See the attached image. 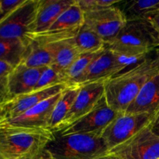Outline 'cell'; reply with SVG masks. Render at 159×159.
<instances>
[{
  "label": "cell",
  "instance_id": "6da1fadb",
  "mask_svg": "<svg viewBox=\"0 0 159 159\" xmlns=\"http://www.w3.org/2000/svg\"><path fill=\"white\" fill-rule=\"evenodd\" d=\"M156 72L153 58L148 57L138 66L106 81L104 96L109 107L125 112L144 83Z\"/></svg>",
  "mask_w": 159,
  "mask_h": 159
},
{
  "label": "cell",
  "instance_id": "7a4b0ae2",
  "mask_svg": "<svg viewBox=\"0 0 159 159\" xmlns=\"http://www.w3.org/2000/svg\"><path fill=\"white\" fill-rule=\"evenodd\" d=\"M55 138L48 129L0 125V158L28 159L44 149Z\"/></svg>",
  "mask_w": 159,
  "mask_h": 159
},
{
  "label": "cell",
  "instance_id": "3957f363",
  "mask_svg": "<svg viewBox=\"0 0 159 159\" xmlns=\"http://www.w3.org/2000/svg\"><path fill=\"white\" fill-rule=\"evenodd\" d=\"M159 47L158 37L148 20H127L107 48L127 55H148Z\"/></svg>",
  "mask_w": 159,
  "mask_h": 159
},
{
  "label": "cell",
  "instance_id": "277c9868",
  "mask_svg": "<svg viewBox=\"0 0 159 159\" xmlns=\"http://www.w3.org/2000/svg\"><path fill=\"white\" fill-rule=\"evenodd\" d=\"M46 148L57 159H93L108 154L101 132L59 135Z\"/></svg>",
  "mask_w": 159,
  "mask_h": 159
},
{
  "label": "cell",
  "instance_id": "5b68a950",
  "mask_svg": "<svg viewBox=\"0 0 159 159\" xmlns=\"http://www.w3.org/2000/svg\"><path fill=\"white\" fill-rule=\"evenodd\" d=\"M40 0H25L23 4L0 21V38L18 39L28 43L35 31Z\"/></svg>",
  "mask_w": 159,
  "mask_h": 159
},
{
  "label": "cell",
  "instance_id": "8992f818",
  "mask_svg": "<svg viewBox=\"0 0 159 159\" xmlns=\"http://www.w3.org/2000/svg\"><path fill=\"white\" fill-rule=\"evenodd\" d=\"M152 116L148 113H120L102 132V138L109 152L148 125Z\"/></svg>",
  "mask_w": 159,
  "mask_h": 159
},
{
  "label": "cell",
  "instance_id": "52a82bcc",
  "mask_svg": "<svg viewBox=\"0 0 159 159\" xmlns=\"http://www.w3.org/2000/svg\"><path fill=\"white\" fill-rule=\"evenodd\" d=\"M108 154L117 159H159V136L148 125Z\"/></svg>",
  "mask_w": 159,
  "mask_h": 159
},
{
  "label": "cell",
  "instance_id": "ba28073f",
  "mask_svg": "<svg viewBox=\"0 0 159 159\" xmlns=\"http://www.w3.org/2000/svg\"><path fill=\"white\" fill-rule=\"evenodd\" d=\"M126 23L124 14L115 6L84 12V25L103 39L106 44L119 34Z\"/></svg>",
  "mask_w": 159,
  "mask_h": 159
},
{
  "label": "cell",
  "instance_id": "9c48e42d",
  "mask_svg": "<svg viewBox=\"0 0 159 159\" xmlns=\"http://www.w3.org/2000/svg\"><path fill=\"white\" fill-rule=\"evenodd\" d=\"M120 113L110 108L107 104L105 96L101 99L96 107L89 112L62 130L57 133L59 135H67L71 134L93 133L101 132Z\"/></svg>",
  "mask_w": 159,
  "mask_h": 159
},
{
  "label": "cell",
  "instance_id": "30bf717a",
  "mask_svg": "<svg viewBox=\"0 0 159 159\" xmlns=\"http://www.w3.org/2000/svg\"><path fill=\"white\" fill-rule=\"evenodd\" d=\"M68 85H57L12 98L0 105V121L10 120L23 114L42 101L61 93Z\"/></svg>",
  "mask_w": 159,
  "mask_h": 159
},
{
  "label": "cell",
  "instance_id": "8fae6325",
  "mask_svg": "<svg viewBox=\"0 0 159 159\" xmlns=\"http://www.w3.org/2000/svg\"><path fill=\"white\" fill-rule=\"evenodd\" d=\"M106 81L88 82L80 85V89L76 96L74 104L68 113L60 131L91 112L96 107L105 95Z\"/></svg>",
  "mask_w": 159,
  "mask_h": 159
},
{
  "label": "cell",
  "instance_id": "7c38bea8",
  "mask_svg": "<svg viewBox=\"0 0 159 159\" xmlns=\"http://www.w3.org/2000/svg\"><path fill=\"white\" fill-rule=\"evenodd\" d=\"M61 94V93L42 101L16 117L1 120L0 125L23 128L48 129L51 113Z\"/></svg>",
  "mask_w": 159,
  "mask_h": 159
},
{
  "label": "cell",
  "instance_id": "4fadbf2b",
  "mask_svg": "<svg viewBox=\"0 0 159 159\" xmlns=\"http://www.w3.org/2000/svg\"><path fill=\"white\" fill-rule=\"evenodd\" d=\"M159 107V73L156 72L144 83L126 113H148L153 115Z\"/></svg>",
  "mask_w": 159,
  "mask_h": 159
},
{
  "label": "cell",
  "instance_id": "5bb4252c",
  "mask_svg": "<svg viewBox=\"0 0 159 159\" xmlns=\"http://www.w3.org/2000/svg\"><path fill=\"white\" fill-rule=\"evenodd\" d=\"M45 68H29L23 64L13 68L9 76V98L34 91L42 71Z\"/></svg>",
  "mask_w": 159,
  "mask_h": 159
},
{
  "label": "cell",
  "instance_id": "9a60e30c",
  "mask_svg": "<svg viewBox=\"0 0 159 159\" xmlns=\"http://www.w3.org/2000/svg\"><path fill=\"white\" fill-rule=\"evenodd\" d=\"M116 75V65L114 53L106 48L95 59L85 71L80 85L88 82L108 80Z\"/></svg>",
  "mask_w": 159,
  "mask_h": 159
},
{
  "label": "cell",
  "instance_id": "2e32d148",
  "mask_svg": "<svg viewBox=\"0 0 159 159\" xmlns=\"http://www.w3.org/2000/svg\"><path fill=\"white\" fill-rule=\"evenodd\" d=\"M75 2L76 0H40L34 34L48 30L57 19Z\"/></svg>",
  "mask_w": 159,
  "mask_h": 159
},
{
  "label": "cell",
  "instance_id": "e0dca14e",
  "mask_svg": "<svg viewBox=\"0 0 159 159\" xmlns=\"http://www.w3.org/2000/svg\"><path fill=\"white\" fill-rule=\"evenodd\" d=\"M79 89L80 85H70L61 92L51 113L48 130L54 134L58 133L61 130L62 125L74 104Z\"/></svg>",
  "mask_w": 159,
  "mask_h": 159
},
{
  "label": "cell",
  "instance_id": "ac0fdd59",
  "mask_svg": "<svg viewBox=\"0 0 159 159\" xmlns=\"http://www.w3.org/2000/svg\"><path fill=\"white\" fill-rule=\"evenodd\" d=\"M49 44L52 45L54 49L53 65L63 71H66L82 54L76 46L75 38L67 39Z\"/></svg>",
  "mask_w": 159,
  "mask_h": 159
},
{
  "label": "cell",
  "instance_id": "d6986e66",
  "mask_svg": "<svg viewBox=\"0 0 159 159\" xmlns=\"http://www.w3.org/2000/svg\"><path fill=\"white\" fill-rule=\"evenodd\" d=\"M54 62V49L51 44H41L30 41L23 62L29 68H46Z\"/></svg>",
  "mask_w": 159,
  "mask_h": 159
},
{
  "label": "cell",
  "instance_id": "ffe728a7",
  "mask_svg": "<svg viewBox=\"0 0 159 159\" xmlns=\"http://www.w3.org/2000/svg\"><path fill=\"white\" fill-rule=\"evenodd\" d=\"M28 45L18 39L0 38V61L14 68L23 62Z\"/></svg>",
  "mask_w": 159,
  "mask_h": 159
},
{
  "label": "cell",
  "instance_id": "44dd1931",
  "mask_svg": "<svg viewBox=\"0 0 159 159\" xmlns=\"http://www.w3.org/2000/svg\"><path fill=\"white\" fill-rule=\"evenodd\" d=\"M120 9L125 16L127 21L147 20L152 14L159 10V0L126 2Z\"/></svg>",
  "mask_w": 159,
  "mask_h": 159
},
{
  "label": "cell",
  "instance_id": "7402d4cb",
  "mask_svg": "<svg viewBox=\"0 0 159 159\" xmlns=\"http://www.w3.org/2000/svg\"><path fill=\"white\" fill-rule=\"evenodd\" d=\"M83 24L84 12L75 2L57 19L47 31L74 30L80 29Z\"/></svg>",
  "mask_w": 159,
  "mask_h": 159
},
{
  "label": "cell",
  "instance_id": "603a6c76",
  "mask_svg": "<svg viewBox=\"0 0 159 159\" xmlns=\"http://www.w3.org/2000/svg\"><path fill=\"white\" fill-rule=\"evenodd\" d=\"M75 42L81 54L98 52L107 48L105 40L84 24L75 37Z\"/></svg>",
  "mask_w": 159,
  "mask_h": 159
},
{
  "label": "cell",
  "instance_id": "cb8c5ba5",
  "mask_svg": "<svg viewBox=\"0 0 159 159\" xmlns=\"http://www.w3.org/2000/svg\"><path fill=\"white\" fill-rule=\"evenodd\" d=\"M102 51L94 53H86L82 54L79 58L67 69L65 71L67 77V85H80V82L82 77L85 75V71L88 69L93 61L102 52Z\"/></svg>",
  "mask_w": 159,
  "mask_h": 159
},
{
  "label": "cell",
  "instance_id": "d4e9b609",
  "mask_svg": "<svg viewBox=\"0 0 159 159\" xmlns=\"http://www.w3.org/2000/svg\"><path fill=\"white\" fill-rule=\"evenodd\" d=\"M61 84L68 85L65 71L58 69L57 67L52 65L46 67L42 71L34 91Z\"/></svg>",
  "mask_w": 159,
  "mask_h": 159
},
{
  "label": "cell",
  "instance_id": "484cf974",
  "mask_svg": "<svg viewBox=\"0 0 159 159\" xmlns=\"http://www.w3.org/2000/svg\"><path fill=\"white\" fill-rule=\"evenodd\" d=\"M113 53L116 60V75L138 66L148 57V55H127L120 53Z\"/></svg>",
  "mask_w": 159,
  "mask_h": 159
},
{
  "label": "cell",
  "instance_id": "4316f807",
  "mask_svg": "<svg viewBox=\"0 0 159 159\" xmlns=\"http://www.w3.org/2000/svg\"><path fill=\"white\" fill-rule=\"evenodd\" d=\"M14 67L0 61V105L9 100V76Z\"/></svg>",
  "mask_w": 159,
  "mask_h": 159
},
{
  "label": "cell",
  "instance_id": "83f0119b",
  "mask_svg": "<svg viewBox=\"0 0 159 159\" xmlns=\"http://www.w3.org/2000/svg\"><path fill=\"white\" fill-rule=\"evenodd\" d=\"M120 1L119 0H76L78 6L83 11V12L88 11L96 10L113 6L118 4Z\"/></svg>",
  "mask_w": 159,
  "mask_h": 159
},
{
  "label": "cell",
  "instance_id": "f1b7e54d",
  "mask_svg": "<svg viewBox=\"0 0 159 159\" xmlns=\"http://www.w3.org/2000/svg\"><path fill=\"white\" fill-rule=\"evenodd\" d=\"M24 2L25 0H0V9L2 19L13 12Z\"/></svg>",
  "mask_w": 159,
  "mask_h": 159
},
{
  "label": "cell",
  "instance_id": "f546056e",
  "mask_svg": "<svg viewBox=\"0 0 159 159\" xmlns=\"http://www.w3.org/2000/svg\"><path fill=\"white\" fill-rule=\"evenodd\" d=\"M148 126L154 134L159 136V107L152 115Z\"/></svg>",
  "mask_w": 159,
  "mask_h": 159
},
{
  "label": "cell",
  "instance_id": "4dcf8cb0",
  "mask_svg": "<svg viewBox=\"0 0 159 159\" xmlns=\"http://www.w3.org/2000/svg\"><path fill=\"white\" fill-rule=\"evenodd\" d=\"M149 21V23L152 24V26H153L154 30H155L157 34V37H158V43H159V10L157 12H154L153 14L150 16L147 19Z\"/></svg>",
  "mask_w": 159,
  "mask_h": 159
},
{
  "label": "cell",
  "instance_id": "1f68e13d",
  "mask_svg": "<svg viewBox=\"0 0 159 159\" xmlns=\"http://www.w3.org/2000/svg\"><path fill=\"white\" fill-rule=\"evenodd\" d=\"M28 159H57L48 149L45 148L44 149L40 151V152H38L37 154H36L35 155H34L31 158Z\"/></svg>",
  "mask_w": 159,
  "mask_h": 159
},
{
  "label": "cell",
  "instance_id": "d6a6232c",
  "mask_svg": "<svg viewBox=\"0 0 159 159\" xmlns=\"http://www.w3.org/2000/svg\"><path fill=\"white\" fill-rule=\"evenodd\" d=\"M153 61L157 71L159 73V47L156 49V52H155V57L153 58Z\"/></svg>",
  "mask_w": 159,
  "mask_h": 159
},
{
  "label": "cell",
  "instance_id": "836d02e7",
  "mask_svg": "<svg viewBox=\"0 0 159 159\" xmlns=\"http://www.w3.org/2000/svg\"><path fill=\"white\" fill-rule=\"evenodd\" d=\"M93 159H117V158H114V157L112 156V155H109V154H107V155H103V156L98 157V158H93Z\"/></svg>",
  "mask_w": 159,
  "mask_h": 159
},
{
  "label": "cell",
  "instance_id": "e575fe53",
  "mask_svg": "<svg viewBox=\"0 0 159 159\" xmlns=\"http://www.w3.org/2000/svg\"><path fill=\"white\" fill-rule=\"evenodd\" d=\"M2 12H1V9H0V21L2 20Z\"/></svg>",
  "mask_w": 159,
  "mask_h": 159
},
{
  "label": "cell",
  "instance_id": "d590c367",
  "mask_svg": "<svg viewBox=\"0 0 159 159\" xmlns=\"http://www.w3.org/2000/svg\"><path fill=\"white\" fill-rule=\"evenodd\" d=\"M0 159H2V158H0Z\"/></svg>",
  "mask_w": 159,
  "mask_h": 159
}]
</instances>
